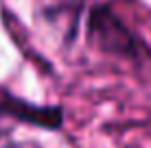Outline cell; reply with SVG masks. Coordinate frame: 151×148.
Returning <instances> with one entry per match:
<instances>
[{
    "label": "cell",
    "instance_id": "obj_1",
    "mask_svg": "<svg viewBox=\"0 0 151 148\" xmlns=\"http://www.w3.org/2000/svg\"><path fill=\"white\" fill-rule=\"evenodd\" d=\"M88 30H90L92 42L105 52H114V55L129 57V59L138 57L140 52L138 39L107 7H94L90 11Z\"/></svg>",
    "mask_w": 151,
    "mask_h": 148
},
{
    "label": "cell",
    "instance_id": "obj_2",
    "mask_svg": "<svg viewBox=\"0 0 151 148\" xmlns=\"http://www.w3.org/2000/svg\"><path fill=\"white\" fill-rule=\"evenodd\" d=\"M0 118H13L44 131H59L64 126V109L57 105H33L0 89Z\"/></svg>",
    "mask_w": 151,
    "mask_h": 148
}]
</instances>
